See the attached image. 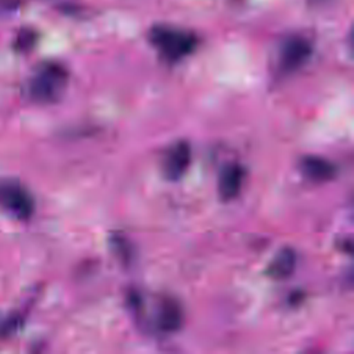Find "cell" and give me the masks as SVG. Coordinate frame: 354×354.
Segmentation results:
<instances>
[{
    "label": "cell",
    "mask_w": 354,
    "mask_h": 354,
    "mask_svg": "<svg viewBox=\"0 0 354 354\" xmlns=\"http://www.w3.org/2000/svg\"><path fill=\"white\" fill-rule=\"evenodd\" d=\"M242 183H243V169L239 165H227L220 176H218V195L221 199L224 201H230L234 199L241 188H242Z\"/></svg>",
    "instance_id": "obj_6"
},
{
    "label": "cell",
    "mask_w": 354,
    "mask_h": 354,
    "mask_svg": "<svg viewBox=\"0 0 354 354\" xmlns=\"http://www.w3.org/2000/svg\"><path fill=\"white\" fill-rule=\"evenodd\" d=\"M311 55V44L301 36H289L279 47V68L283 72H295L301 68Z\"/></svg>",
    "instance_id": "obj_4"
},
{
    "label": "cell",
    "mask_w": 354,
    "mask_h": 354,
    "mask_svg": "<svg viewBox=\"0 0 354 354\" xmlns=\"http://www.w3.org/2000/svg\"><path fill=\"white\" fill-rule=\"evenodd\" d=\"M68 86V71L58 62L46 61L36 66L26 86L28 97L37 104H54Z\"/></svg>",
    "instance_id": "obj_1"
},
{
    "label": "cell",
    "mask_w": 354,
    "mask_h": 354,
    "mask_svg": "<svg viewBox=\"0 0 354 354\" xmlns=\"http://www.w3.org/2000/svg\"><path fill=\"white\" fill-rule=\"evenodd\" d=\"M19 0H0V17H6L17 11Z\"/></svg>",
    "instance_id": "obj_11"
},
{
    "label": "cell",
    "mask_w": 354,
    "mask_h": 354,
    "mask_svg": "<svg viewBox=\"0 0 354 354\" xmlns=\"http://www.w3.org/2000/svg\"><path fill=\"white\" fill-rule=\"evenodd\" d=\"M149 41L169 61H178L191 54L196 47V37L183 29L171 26H153Z\"/></svg>",
    "instance_id": "obj_2"
},
{
    "label": "cell",
    "mask_w": 354,
    "mask_h": 354,
    "mask_svg": "<svg viewBox=\"0 0 354 354\" xmlns=\"http://www.w3.org/2000/svg\"><path fill=\"white\" fill-rule=\"evenodd\" d=\"M0 206L18 220H28L35 212L33 196L17 181L0 183Z\"/></svg>",
    "instance_id": "obj_3"
},
{
    "label": "cell",
    "mask_w": 354,
    "mask_h": 354,
    "mask_svg": "<svg viewBox=\"0 0 354 354\" xmlns=\"http://www.w3.org/2000/svg\"><path fill=\"white\" fill-rule=\"evenodd\" d=\"M183 321V315H181V308L178 307V304L173 300H165L160 307H159V313H158V326L159 329L165 330V332H173L176 329H178L180 324Z\"/></svg>",
    "instance_id": "obj_9"
},
{
    "label": "cell",
    "mask_w": 354,
    "mask_h": 354,
    "mask_svg": "<svg viewBox=\"0 0 354 354\" xmlns=\"http://www.w3.org/2000/svg\"><path fill=\"white\" fill-rule=\"evenodd\" d=\"M36 39H37V33L33 29L24 28L17 33L14 40V47L18 51H28L35 46Z\"/></svg>",
    "instance_id": "obj_10"
},
{
    "label": "cell",
    "mask_w": 354,
    "mask_h": 354,
    "mask_svg": "<svg viewBox=\"0 0 354 354\" xmlns=\"http://www.w3.org/2000/svg\"><path fill=\"white\" fill-rule=\"evenodd\" d=\"M191 163V147L185 141H177L167 148L162 160V170L166 178L178 180Z\"/></svg>",
    "instance_id": "obj_5"
},
{
    "label": "cell",
    "mask_w": 354,
    "mask_h": 354,
    "mask_svg": "<svg viewBox=\"0 0 354 354\" xmlns=\"http://www.w3.org/2000/svg\"><path fill=\"white\" fill-rule=\"evenodd\" d=\"M296 263H297L296 252L290 248H283L274 256V259L268 266L267 272L272 278L282 279L289 277L293 272Z\"/></svg>",
    "instance_id": "obj_8"
},
{
    "label": "cell",
    "mask_w": 354,
    "mask_h": 354,
    "mask_svg": "<svg viewBox=\"0 0 354 354\" xmlns=\"http://www.w3.org/2000/svg\"><path fill=\"white\" fill-rule=\"evenodd\" d=\"M300 169L307 178L318 183L332 180L336 174V166L332 162H329L325 158L314 155L303 158Z\"/></svg>",
    "instance_id": "obj_7"
}]
</instances>
